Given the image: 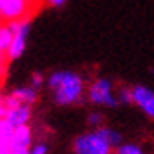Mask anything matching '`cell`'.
I'll return each mask as SVG.
<instances>
[{"label":"cell","mask_w":154,"mask_h":154,"mask_svg":"<svg viewBox=\"0 0 154 154\" xmlns=\"http://www.w3.org/2000/svg\"><path fill=\"white\" fill-rule=\"evenodd\" d=\"M29 154H49V146L45 142H35L29 149Z\"/></svg>","instance_id":"18"},{"label":"cell","mask_w":154,"mask_h":154,"mask_svg":"<svg viewBox=\"0 0 154 154\" xmlns=\"http://www.w3.org/2000/svg\"><path fill=\"white\" fill-rule=\"evenodd\" d=\"M4 23H5V21H4V17H2V12H0V24H4Z\"/></svg>","instance_id":"23"},{"label":"cell","mask_w":154,"mask_h":154,"mask_svg":"<svg viewBox=\"0 0 154 154\" xmlns=\"http://www.w3.org/2000/svg\"><path fill=\"white\" fill-rule=\"evenodd\" d=\"M4 97H5V94L2 92V88H0V118H4V112H5V107H4Z\"/></svg>","instance_id":"20"},{"label":"cell","mask_w":154,"mask_h":154,"mask_svg":"<svg viewBox=\"0 0 154 154\" xmlns=\"http://www.w3.org/2000/svg\"><path fill=\"white\" fill-rule=\"evenodd\" d=\"M14 126L9 123L5 118H0V142L2 144H11V139H12V133H14Z\"/></svg>","instance_id":"13"},{"label":"cell","mask_w":154,"mask_h":154,"mask_svg":"<svg viewBox=\"0 0 154 154\" xmlns=\"http://www.w3.org/2000/svg\"><path fill=\"white\" fill-rule=\"evenodd\" d=\"M116 95H118V102L119 104H123V106L133 104L132 87H128V85H121L119 88H116Z\"/></svg>","instance_id":"14"},{"label":"cell","mask_w":154,"mask_h":154,"mask_svg":"<svg viewBox=\"0 0 154 154\" xmlns=\"http://www.w3.org/2000/svg\"><path fill=\"white\" fill-rule=\"evenodd\" d=\"M38 92L40 90L33 88L31 85H23V87H16L14 90H11V94H12L21 104H26V106H31V107H33V104H36L38 95H40Z\"/></svg>","instance_id":"9"},{"label":"cell","mask_w":154,"mask_h":154,"mask_svg":"<svg viewBox=\"0 0 154 154\" xmlns=\"http://www.w3.org/2000/svg\"><path fill=\"white\" fill-rule=\"evenodd\" d=\"M75 154H112V147L95 130L85 132L73 140Z\"/></svg>","instance_id":"3"},{"label":"cell","mask_w":154,"mask_h":154,"mask_svg":"<svg viewBox=\"0 0 154 154\" xmlns=\"http://www.w3.org/2000/svg\"><path fill=\"white\" fill-rule=\"evenodd\" d=\"M95 132L102 137V139L109 144V146L114 149V147H118L119 144H123L125 140H123V135L116 130V128H112V126H107V125H104V126H100V128H97Z\"/></svg>","instance_id":"10"},{"label":"cell","mask_w":154,"mask_h":154,"mask_svg":"<svg viewBox=\"0 0 154 154\" xmlns=\"http://www.w3.org/2000/svg\"><path fill=\"white\" fill-rule=\"evenodd\" d=\"M35 0H5V5L2 7V17L5 23L31 19L35 12Z\"/></svg>","instance_id":"5"},{"label":"cell","mask_w":154,"mask_h":154,"mask_svg":"<svg viewBox=\"0 0 154 154\" xmlns=\"http://www.w3.org/2000/svg\"><path fill=\"white\" fill-rule=\"evenodd\" d=\"M4 118L7 119L14 128L26 126V125H29V121L33 118V107H31V106H26V104L14 106V107H11V109H5Z\"/></svg>","instance_id":"7"},{"label":"cell","mask_w":154,"mask_h":154,"mask_svg":"<svg viewBox=\"0 0 154 154\" xmlns=\"http://www.w3.org/2000/svg\"><path fill=\"white\" fill-rule=\"evenodd\" d=\"M11 154H29V151H11Z\"/></svg>","instance_id":"21"},{"label":"cell","mask_w":154,"mask_h":154,"mask_svg":"<svg viewBox=\"0 0 154 154\" xmlns=\"http://www.w3.org/2000/svg\"><path fill=\"white\" fill-rule=\"evenodd\" d=\"M7 66H9V57H7V52L0 49V83L2 80L5 78V73H7Z\"/></svg>","instance_id":"17"},{"label":"cell","mask_w":154,"mask_h":154,"mask_svg":"<svg viewBox=\"0 0 154 154\" xmlns=\"http://www.w3.org/2000/svg\"><path fill=\"white\" fill-rule=\"evenodd\" d=\"M68 0H45V4L50 5V7H63Z\"/></svg>","instance_id":"19"},{"label":"cell","mask_w":154,"mask_h":154,"mask_svg":"<svg viewBox=\"0 0 154 154\" xmlns=\"http://www.w3.org/2000/svg\"><path fill=\"white\" fill-rule=\"evenodd\" d=\"M87 100L97 107H118V95L116 85L109 78H97L90 85H87Z\"/></svg>","instance_id":"2"},{"label":"cell","mask_w":154,"mask_h":154,"mask_svg":"<svg viewBox=\"0 0 154 154\" xmlns=\"http://www.w3.org/2000/svg\"><path fill=\"white\" fill-rule=\"evenodd\" d=\"M112 154H147L146 149L137 142H123L112 149Z\"/></svg>","instance_id":"11"},{"label":"cell","mask_w":154,"mask_h":154,"mask_svg":"<svg viewBox=\"0 0 154 154\" xmlns=\"http://www.w3.org/2000/svg\"><path fill=\"white\" fill-rule=\"evenodd\" d=\"M133 104L144 112V116L154 119V90L147 85H133L132 87Z\"/></svg>","instance_id":"6"},{"label":"cell","mask_w":154,"mask_h":154,"mask_svg":"<svg viewBox=\"0 0 154 154\" xmlns=\"http://www.w3.org/2000/svg\"><path fill=\"white\" fill-rule=\"evenodd\" d=\"M47 88L54 92V100L57 106H75L80 104L87 94L85 78L69 69L52 71L47 76Z\"/></svg>","instance_id":"1"},{"label":"cell","mask_w":154,"mask_h":154,"mask_svg":"<svg viewBox=\"0 0 154 154\" xmlns=\"http://www.w3.org/2000/svg\"><path fill=\"white\" fill-rule=\"evenodd\" d=\"M7 24H9V28L12 29V33H14L11 49L7 50V57H9V61H16L26 50L29 31H31V21L29 19H23V21H14V23H7Z\"/></svg>","instance_id":"4"},{"label":"cell","mask_w":154,"mask_h":154,"mask_svg":"<svg viewBox=\"0 0 154 154\" xmlns=\"http://www.w3.org/2000/svg\"><path fill=\"white\" fill-rule=\"evenodd\" d=\"M87 125L90 126L92 130H97L100 126H104V114L100 111H92L87 116Z\"/></svg>","instance_id":"15"},{"label":"cell","mask_w":154,"mask_h":154,"mask_svg":"<svg viewBox=\"0 0 154 154\" xmlns=\"http://www.w3.org/2000/svg\"><path fill=\"white\" fill-rule=\"evenodd\" d=\"M33 144H35L33 142V130H31L29 125H26L14 130L11 144H9V149L11 151H29Z\"/></svg>","instance_id":"8"},{"label":"cell","mask_w":154,"mask_h":154,"mask_svg":"<svg viewBox=\"0 0 154 154\" xmlns=\"http://www.w3.org/2000/svg\"><path fill=\"white\" fill-rule=\"evenodd\" d=\"M45 83H47V76L43 75V73H40V71H36V73H33L31 76H29V83L33 88H36V90H40L42 87H45Z\"/></svg>","instance_id":"16"},{"label":"cell","mask_w":154,"mask_h":154,"mask_svg":"<svg viewBox=\"0 0 154 154\" xmlns=\"http://www.w3.org/2000/svg\"><path fill=\"white\" fill-rule=\"evenodd\" d=\"M12 38H14V33H12V29L9 28L7 23L0 24V49L4 50V52H7L11 49Z\"/></svg>","instance_id":"12"},{"label":"cell","mask_w":154,"mask_h":154,"mask_svg":"<svg viewBox=\"0 0 154 154\" xmlns=\"http://www.w3.org/2000/svg\"><path fill=\"white\" fill-rule=\"evenodd\" d=\"M5 5V0H0V11H2V7Z\"/></svg>","instance_id":"22"}]
</instances>
